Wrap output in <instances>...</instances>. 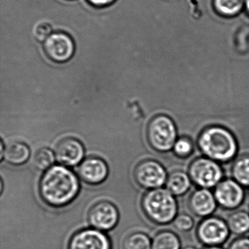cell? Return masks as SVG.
I'll use <instances>...</instances> for the list:
<instances>
[{
  "instance_id": "obj_6",
  "label": "cell",
  "mask_w": 249,
  "mask_h": 249,
  "mask_svg": "<svg viewBox=\"0 0 249 249\" xmlns=\"http://www.w3.org/2000/svg\"><path fill=\"white\" fill-rule=\"evenodd\" d=\"M227 223L216 216L205 218L196 230L198 240L205 246H221L230 236Z\"/></svg>"
},
{
  "instance_id": "obj_20",
  "label": "cell",
  "mask_w": 249,
  "mask_h": 249,
  "mask_svg": "<svg viewBox=\"0 0 249 249\" xmlns=\"http://www.w3.org/2000/svg\"><path fill=\"white\" fill-rule=\"evenodd\" d=\"M181 249L180 238L171 231H162L157 233L151 243V249Z\"/></svg>"
},
{
  "instance_id": "obj_10",
  "label": "cell",
  "mask_w": 249,
  "mask_h": 249,
  "mask_svg": "<svg viewBox=\"0 0 249 249\" xmlns=\"http://www.w3.org/2000/svg\"><path fill=\"white\" fill-rule=\"evenodd\" d=\"M89 224L96 230H110L119 221V212L111 202L102 201L94 204L89 211Z\"/></svg>"
},
{
  "instance_id": "obj_17",
  "label": "cell",
  "mask_w": 249,
  "mask_h": 249,
  "mask_svg": "<svg viewBox=\"0 0 249 249\" xmlns=\"http://www.w3.org/2000/svg\"><path fill=\"white\" fill-rule=\"evenodd\" d=\"M30 156L29 147L26 144L18 141L10 142L5 151L1 155V158L5 159L10 164L14 165H20L24 164L28 160Z\"/></svg>"
},
{
  "instance_id": "obj_22",
  "label": "cell",
  "mask_w": 249,
  "mask_h": 249,
  "mask_svg": "<svg viewBox=\"0 0 249 249\" xmlns=\"http://www.w3.org/2000/svg\"><path fill=\"white\" fill-rule=\"evenodd\" d=\"M195 147L192 140L186 137L178 138L173 147V151L178 158L190 160L195 152Z\"/></svg>"
},
{
  "instance_id": "obj_27",
  "label": "cell",
  "mask_w": 249,
  "mask_h": 249,
  "mask_svg": "<svg viewBox=\"0 0 249 249\" xmlns=\"http://www.w3.org/2000/svg\"><path fill=\"white\" fill-rule=\"evenodd\" d=\"M228 249H249V237H241L233 240Z\"/></svg>"
},
{
  "instance_id": "obj_12",
  "label": "cell",
  "mask_w": 249,
  "mask_h": 249,
  "mask_svg": "<svg viewBox=\"0 0 249 249\" xmlns=\"http://www.w3.org/2000/svg\"><path fill=\"white\" fill-rule=\"evenodd\" d=\"M57 161L67 166H75L82 161L84 148L82 143L75 138H65L58 143L55 150Z\"/></svg>"
},
{
  "instance_id": "obj_3",
  "label": "cell",
  "mask_w": 249,
  "mask_h": 249,
  "mask_svg": "<svg viewBox=\"0 0 249 249\" xmlns=\"http://www.w3.org/2000/svg\"><path fill=\"white\" fill-rule=\"evenodd\" d=\"M142 206L147 216L157 224H169L178 215L177 201L167 189L149 191L142 199Z\"/></svg>"
},
{
  "instance_id": "obj_24",
  "label": "cell",
  "mask_w": 249,
  "mask_h": 249,
  "mask_svg": "<svg viewBox=\"0 0 249 249\" xmlns=\"http://www.w3.org/2000/svg\"><path fill=\"white\" fill-rule=\"evenodd\" d=\"M244 0H215V8L224 15L231 16L241 9Z\"/></svg>"
},
{
  "instance_id": "obj_26",
  "label": "cell",
  "mask_w": 249,
  "mask_h": 249,
  "mask_svg": "<svg viewBox=\"0 0 249 249\" xmlns=\"http://www.w3.org/2000/svg\"><path fill=\"white\" fill-rule=\"evenodd\" d=\"M52 27L47 22H42L37 24L35 29V37L39 42L46 41L48 37L52 35Z\"/></svg>"
},
{
  "instance_id": "obj_7",
  "label": "cell",
  "mask_w": 249,
  "mask_h": 249,
  "mask_svg": "<svg viewBox=\"0 0 249 249\" xmlns=\"http://www.w3.org/2000/svg\"><path fill=\"white\" fill-rule=\"evenodd\" d=\"M137 183L148 189L161 188L167 181V175L164 167L158 161L147 160L140 162L135 169Z\"/></svg>"
},
{
  "instance_id": "obj_32",
  "label": "cell",
  "mask_w": 249,
  "mask_h": 249,
  "mask_svg": "<svg viewBox=\"0 0 249 249\" xmlns=\"http://www.w3.org/2000/svg\"></svg>"
},
{
  "instance_id": "obj_15",
  "label": "cell",
  "mask_w": 249,
  "mask_h": 249,
  "mask_svg": "<svg viewBox=\"0 0 249 249\" xmlns=\"http://www.w3.org/2000/svg\"><path fill=\"white\" fill-rule=\"evenodd\" d=\"M216 125L227 128L235 137L238 145L237 157L249 155V122H236L233 119L218 117Z\"/></svg>"
},
{
  "instance_id": "obj_30",
  "label": "cell",
  "mask_w": 249,
  "mask_h": 249,
  "mask_svg": "<svg viewBox=\"0 0 249 249\" xmlns=\"http://www.w3.org/2000/svg\"><path fill=\"white\" fill-rule=\"evenodd\" d=\"M181 249H196V248L194 247V246H185V247L182 248Z\"/></svg>"
},
{
  "instance_id": "obj_11",
  "label": "cell",
  "mask_w": 249,
  "mask_h": 249,
  "mask_svg": "<svg viewBox=\"0 0 249 249\" xmlns=\"http://www.w3.org/2000/svg\"><path fill=\"white\" fill-rule=\"evenodd\" d=\"M111 243L107 235L98 230L87 229L72 236L68 249H111Z\"/></svg>"
},
{
  "instance_id": "obj_21",
  "label": "cell",
  "mask_w": 249,
  "mask_h": 249,
  "mask_svg": "<svg viewBox=\"0 0 249 249\" xmlns=\"http://www.w3.org/2000/svg\"><path fill=\"white\" fill-rule=\"evenodd\" d=\"M151 243L152 240L147 234L132 233L124 240L123 249H151Z\"/></svg>"
},
{
  "instance_id": "obj_25",
  "label": "cell",
  "mask_w": 249,
  "mask_h": 249,
  "mask_svg": "<svg viewBox=\"0 0 249 249\" xmlns=\"http://www.w3.org/2000/svg\"><path fill=\"white\" fill-rule=\"evenodd\" d=\"M173 224L178 231L186 232L193 228L195 223L192 216L186 213H181L176 217Z\"/></svg>"
},
{
  "instance_id": "obj_23",
  "label": "cell",
  "mask_w": 249,
  "mask_h": 249,
  "mask_svg": "<svg viewBox=\"0 0 249 249\" xmlns=\"http://www.w3.org/2000/svg\"><path fill=\"white\" fill-rule=\"evenodd\" d=\"M54 160V154L52 150L48 148H42L35 155L34 164L38 170H49L53 165Z\"/></svg>"
},
{
  "instance_id": "obj_31",
  "label": "cell",
  "mask_w": 249,
  "mask_h": 249,
  "mask_svg": "<svg viewBox=\"0 0 249 249\" xmlns=\"http://www.w3.org/2000/svg\"><path fill=\"white\" fill-rule=\"evenodd\" d=\"M246 8H247L248 11H249V0H246Z\"/></svg>"
},
{
  "instance_id": "obj_1",
  "label": "cell",
  "mask_w": 249,
  "mask_h": 249,
  "mask_svg": "<svg viewBox=\"0 0 249 249\" xmlns=\"http://www.w3.org/2000/svg\"><path fill=\"white\" fill-rule=\"evenodd\" d=\"M79 181L73 172L62 165H55L47 170L40 183L43 200L54 207L72 202L79 192Z\"/></svg>"
},
{
  "instance_id": "obj_5",
  "label": "cell",
  "mask_w": 249,
  "mask_h": 249,
  "mask_svg": "<svg viewBox=\"0 0 249 249\" xmlns=\"http://www.w3.org/2000/svg\"><path fill=\"white\" fill-rule=\"evenodd\" d=\"M188 174L192 183L203 189L215 187L224 178V170L220 163L208 158L199 157L189 164Z\"/></svg>"
},
{
  "instance_id": "obj_19",
  "label": "cell",
  "mask_w": 249,
  "mask_h": 249,
  "mask_svg": "<svg viewBox=\"0 0 249 249\" xmlns=\"http://www.w3.org/2000/svg\"><path fill=\"white\" fill-rule=\"evenodd\" d=\"M230 232L236 235H243L249 231V213L240 210L231 213L227 219Z\"/></svg>"
},
{
  "instance_id": "obj_28",
  "label": "cell",
  "mask_w": 249,
  "mask_h": 249,
  "mask_svg": "<svg viewBox=\"0 0 249 249\" xmlns=\"http://www.w3.org/2000/svg\"><path fill=\"white\" fill-rule=\"evenodd\" d=\"M87 1L89 3L96 8H104L111 5L116 0H87Z\"/></svg>"
},
{
  "instance_id": "obj_14",
  "label": "cell",
  "mask_w": 249,
  "mask_h": 249,
  "mask_svg": "<svg viewBox=\"0 0 249 249\" xmlns=\"http://www.w3.org/2000/svg\"><path fill=\"white\" fill-rule=\"evenodd\" d=\"M217 201L214 194L208 189L199 188L192 194L189 199V207L196 216L210 217L217 208Z\"/></svg>"
},
{
  "instance_id": "obj_2",
  "label": "cell",
  "mask_w": 249,
  "mask_h": 249,
  "mask_svg": "<svg viewBox=\"0 0 249 249\" xmlns=\"http://www.w3.org/2000/svg\"><path fill=\"white\" fill-rule=\"evenodd\" d=\"M195 148L204 157L220 164L234 161L238 154V145L232 132L217 125L208 126L200 132Z\"/></svg>"
},
{
  "instance_id": "obj_13",
  "label": "cell",
  "mask_w": 249,
  "mask_h": 249,
  "mask_svg": "<svg viewBox=\"0 0 249 249\" xmlns=\"http://www.w3.org/2000/svg\"><path fill=\"white\" fill-rule=\"evenodd\" d=\"M108 168L101 159L89 157L84 160L78 167V175L86 183L99 184L107 178Z\"/></svg>"
},
{
  "instance_id": "obj_18",
  "label": "cell",
  "mask_w": 249,
  "mask_h": 249,
  "mask_svg": "<svg viewBox=\"0 0 249 249\" xmlns=\"http://www.w3.org/2000/svg\"><path fill=\"white\" fill-rule=\"evenodd\" d=\"M231 177L243 187L249 188V155L240 156L233 161Z\"/></svg>"
},
{
  "instance_id": "obj_4",
  "label": "cell",
  "mask_w": 249,
  "mask_h": 249,
  "mask_svg": "<svg viewBox=\"0 0 249 249\" xmlns=\"http://www.w3.org/2000/svg\"><path fill=\"white\" fill-rule=\"evenodd\" d=\"M146 136L148 143L155 151L165 153L173 149L178 133L176 123L171 118L159 115L148 123Z\"/></svg>"
},
{
  "instance_id": "obj_29",
  "label": "cell",
  "mask_w": 249,
  "mask_h": 249,
  "mask_svg": "<svg viewBox=\"0 0 249 249\" xmlns=\"http://www.w3.org/2000/svg\"><path fill=\"white\" fill-rule=\"evenodd\" d=\"M203 249H224L221 246H205Z\"/></svg>"
},
{
  "instance_id": "obj_8",
  "label": "cell",
  "mask_w": 249,
  "mask_h": 249,
  "mask_svg": "<svg viewBox=\"0 0 249 249\" xmlns=\"http://www.w3.org/2000/svg\"><path fill=\"white\" fill-rule=\"evenodd\" d=\"M213 194L217 203L230 211L239 208L246 196L243 186L232 178L221 180L215 186Z\"/></svg>"
},
{
  "instance_id": "obj_16",
  "label": "cell",
  "mask_w": 249,
  "mask_h": 249,
  "mask_svg": "<svg viewBox=\"0 0 249 249\" xmlns=\"http://www.w3.org/2000/svg\"><path fill=\"white\" fill-rule=\"evenodd\" d=\"M192 180L187 172L182 170H175L170 173L166 181V189L174 196L185 195L190 189Z\"/></svg>"
},
{
  "instance_id": "obj_9",
  "label": "cell",
  "mask_w": 249,
  "mask_h": 249,
  "mask_svg": "<svg viewBox=\"0 0 249 249\" xmlns=\"http://www.w3.org/2000/svg\"><path fill=\"white\" fill-rule=\"evenodd\" d=\"M46 54L55 62H65L73 56L75 44L69 35L58 32L51 35L43 46Z\"/></svg>"
}]
</instances>
